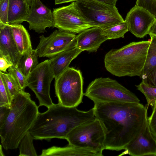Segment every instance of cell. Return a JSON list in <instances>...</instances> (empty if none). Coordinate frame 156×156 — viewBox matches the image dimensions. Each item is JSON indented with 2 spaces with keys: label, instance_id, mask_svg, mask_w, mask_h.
<instances>
[{
  "label": "cell",
  "instance_id": "32",
  "mask_svg": "<svg viewBox=\"0 0 156 156\" xmlns=\"http://www.w3.org/2000/svg\"><path fill=\"white\" fill-rule=\"evenodd\" d=\"M152 111L147 121L151 130L156 138V104L152 108Z\"/></svg>",
  "mask_w": 156,
  "mask_h": 156
},
{
  "label": "cell",
  "instance_id": "39",
  "mask_svg": "<svg viewBox=\"0 0 156 156\" xmlns=\"http://www.w3.org/2000/svg\"><path fill=\"white\" fill-rule=\"evenodd\" d=\"M29 4L30 6L31 5L34 0H25Z\"/></svg>",
  "mask_w": 156,
  "mask_h": 156
},
{
  "label": "cell",
  "instance_id": "25",
  "mask_svg": "<svg viewBox=\"0 0 156 156\" xmlns=\"http://www.w3.org/2000/svg\"><path fill=\"white\" fill-rule=\"evenodd\" d=\"M136 86L145 96L147 106L150 105L152 108L156 104V87L149 86L142 82Z\"/></svg>",
  "mask_w": 156,
  "mask_h": 156
},
{
  "label": "cell",
  "instance_id": "26",
  "mask_svg": "<svg viewBox=\"0 0 156 156\" xmlns=\"http://www.w3.org/2000/svg\"><path fill=\"white\" fill-rule=\"evenodd\" d=\"M8 72L20 89L24 90L27 87V78L20 70L18 66H12L8 69Z\"/></svg>",
  "mask_w": 156,
  "mask_h": 156
},
{
  "label": "cell",
  "instance_id": "5",
  "mask_svg": "<svg viewBox=\"0 0 156 156\" xmlns=\"http://www.w3.org/2000/svg\"><path fill=\"white\" fill-rule=\"evenodd\" d=\"M84 95L94 103L140 102L134 94L109 77L95 79L89 84Z\"/></svg>",
  "mask_w": 156,
  "mask_h": 156
},
{
  "label": "cell",
  "instance_id": "23",
  "mask_svg": "<svg viewBox=\"0 0 156 156\" xmlns=\"http://www.w3.org/2000/svg\"><path fill=\"white\" fill-rule=\"evenodd\" d=\"M150 36V43L147 51L145 65L140 77L156 67V36Z\"/></svg>",
  "mask_w": 156,
  "mask_h": 156
},
{
  "label": "cell",
  "instance_id": "1",
  "mask_svg": "<svg viewBox=\"0 0 156 156\" xmlns=\"http://www.w3.org/2000/svg\"><path fill=\"white\" fill-rule=\"evenodd\" d=\"M148 107L140 103H94V116L105 133V149L124 150L147 123Z\"/></svg>",
  "mask_w": 156,
  "mask_h": 156
},
{
  "label": "cell",
  "instance_id": "13",
  "mask_svg": "<svg viewBox=\"0 0 156 156\" xmlns=\"http://www.w3.org/2000/svg\"><path fill=\"white\" fill-rule=\"evenodd\" d=\"M156 20L155 17L146 9L135 6L127 13L125 21L128 31L136 37L141 38L148 34Z\"/></svg>",
  "mask_w": 156,
  "mask_h": 156
},
{
  "label": "cell",
  "instance_id": "27",
  "mask_svg": "<svg viewBox=\"0 0 156 156\" xmlns=\"http://www.w3.org/2000/svg\"><path fill=\"white\" fill-rule=\"evenodd\" d=\"M0 77L3 80L13 99L18 93L22 90L8 73L0 71Z\"/></svg>",
  "mask_w": 156,
  "mask_h": 156
},
{
  "label": "cell",
  "instance_id": "28",
  "mask_svg": "<svg viewBox=\"0 0 156 156\" xmlns=\"http://www.w3.org/2000/svg\"><path fill=\"white\" fill-rule=\"evenodd\" d=\"M12 100L7 88L0 77V106L11 107Z\"/></svg>",
  "mask_w": 156,
  "mask_h": 156
},
{
  "label": "cell",
  "instance_id": "16",
  "mask_svg": "<svg viewBox=\"0 0 156 156\" xmlns=\"http://www.w3.org/2000/svg\"><path fill=\"white\" fill-rule=\"evenodd\" d=\"M0 55L5 57L16 66H18L23 56L17 49L9 24H0Z\"/></svg>",
  "mask_w": 156,
  "mask_h": 156
},
{
  "label": "cell",
  "instance_id": "35",
  "mask_svg": "<svg viewBox=\"0 0 156 156\" xmlns=\"http://www.w3.org/2000/svg\"><path fill=\"white\" fill-rule=\"evenodd\" d=\"M102 3L113 6H116L117 0H96Z\"/></svg>",
  "mask_w": 156,
  "mask_h": 156
},
{
  "label": "cell",
  "instance_id": "14",
  "mask_svg": "<svg viewBox=\"0 0 156 156\" xmlns=\"http://www.w3.org/2000/svg\"><path fill=\"white\" fill-rule=\"evenodd\" d=\"M29 28L38 33L46 32L47 27L54 26V18L51 10L46 6L40 0H34L30 6V11L26 21Z\"/></svg>",
  "mask_w": 156,
  "mask_h": 156
},
{
  "label": "cell",
  "instance_id": "34",
  "mask_svg": "<svg viewBox=\"0 0 156 156\" xmlns=\"http://www.w3.org/2000/svg\"><path fill=\"white\" fill-rule=\"evenodd\" d=\"M13 65L12 63L5 57L0 55V70L3 72H6V70Z\"/></svg>",
  "mask_w": 156,
  "mask_h": 156
},
{
  "label": "cell",
  "instance_id": "3",
  "mask_svg": "<svg viewBox=\"0 0 156 156\" xmlns=\"http://www.w3.org/2000/svg\"><path fill=\"white\" fill-rule=\"evenodd\" d=\"M38 106L29 93L21 90L13 98L9 116L0 127L2 147L5 150L18 147L20 143L35 121Z\"/></svg>",
  "mask_w": 156,
  "mask_h": 156
},
{
  "label": "cell",
  "instance_id": "30",
  "mask_svg": "<svg viewBox=\"0 0 156 156\" xmlns=\"http://www.w3.org/2000/svg\"><path fill=\"white\" fill-rule=\"evenodd\" d=\"M142 82L151 87H156V67L142 75Z\"/></svg>",
  "mask_w": 156,
  "mask_h": 156
},
{
  "label": "cell",
  "instance_id": "21",
  "mask_svg": "<svg viewBox=\"0 0 156 156\" xmlns=\"http://www.w3.org/2000/svg\"><path fill=\"white\" fill-rule=\"evenodd\" d=\"M38 57L37 50L33 49L22 56L18 67L27 78L38 65Z\"/></svg>",
  "mask_w": 156,
  "mask_h": 156
},
{
  "label": "cell",
  "instance_id": "10",
  "mask_svg": "<svg viewBox=\"0 0 156 156\" xmlns=\"http://www.w3.org/2000/svg\"><path fill=\"white\" fill-rule=\"evenodd\" d=\"M75 34L56 30L48 36H40L39 43L36 49L39 57L50 58L57 54L76 47Z\"/></svg>",
  "mask_w": 156,
  "mask_h": 156
},
{
  "label": "cell",
  "instance_id": "38",
  "mask_svg": "<svg viewBox=\"0 0 156 156\" xmlns=\"http://www.w3.org/2000/svg\"><path fill=\"white\" fill-rule=\"evenodd\" d=\"M2 144L0 145V155L4 156V155L3 152L2 151Z\"/></svg>",
  "mask_w": 156,
  "mask_h": 156
},
{
  "label": "cell",
  "instance_id": "24",
  "mask_svg": "<svg viewBox=\"0 0 156 156\" xmlns=\"http://www.w3.org/2000/svg\"><path fill=\"white\" fill-rule=\"evenodd\" d=\"M127 25L125 20L102 29L103 35L108 39L123 38L125 34L128 31Z\"/></svg>",
  "mask_w": 156,
  "mask_h": 156
},
{
  "label": "cell",
  "instance_id": "31",
  "mask_svg": "<svg viewBox=\"0 0 156 156\" xmlns=\"http://www.w3.org/2000/svg\"><path fill=\"white\" fill-rule=\"evenodd\" d=\"M9 0H0V24L7 25Z\"/></svg>",
  "mask_w": 156,
  "mask_h": 156
},
{
  "label": "cell",
  "instance_id": "8",
  "mask_svg": "<svg viewBox=\"0 0 156 156\" xmlns=\"http://www.w3.org/2000/svg\"><path fill=\"white\" fill-rule=\"evenodd\" d=\"M75 2L83 17L93 27L103 29L124 21L116 6L96 0H77Z\"/></svg>",
  "mask_w": 156,
  "mask_h": 156
},
{
  "label": "cell",
  "instance_id": "2",
  "mask_svg": "<svg viewBox=\"0 0 156 156\" xmlns=\"http://www.w3.org/2000/svg\"><path fill=\"white\" fill-rule=\"evenodd\" d=\"M76 107L54 104L45 112L39 113L29 131L35 140L66 139L74 128L96 119L93 108L84 111Z\"/></svg>",
  "mask_w": 156,
  "mask_h": 156
},
{
  "label": "cell",
  "instance_id": "33",
  "mask_svg": "<svg viewBox=\"0 0 156 156\" xmlns=\"http://www.w3.org/2000/svg\"><path fill=\"white\" fill-rule=\"evenodd\" d=\"M10 108L6 106H0V127L6 121L10 112Z\"/></svg>",
  "mask_w": 156,
  "mask_h": 156
},
{
  "label": "cell",
  "instance_id": "36",
  "mask_svg": "<svg viewBox=\"0 0 156 156\" xmlns=\"http://www.w3.org/2000/svg\"><path fill=\"white\" fill-rule=\"evenodd\" d=\"M148 34L156 36V20L151 27Z\"/></svg>",
  "mask_w": 156,
  "mask_h": 156
},
{
  "label": "cell",
  "instance_id": "15",
  "mask_svg": "<svg viewBox=\"0 0 156 156\" xmlns=\"http://www.w3.org/2000/svg\"><path fill=\"white\" fill-rule=\"evenodd\" d=\"M107 40L103 34L102 29L94 27L83 31L76 35V47L82 51L96 52L101 44Z\"/></svg>",
  "mask_w": 156,
  "mask_h": 156
},
{
  "label": "cell",
  "instance_id": "22",
  "mask_svg": "<svg viewBox=\"0 0 156 156\" xmlns=\"http://www.w3.org/2000/svg\"><path fill=\"white\" fill-rule=\"evenodd\" d=\"M34 139L28 131L21 139L18 147L19 156H36L37 155L33 143Z\"/></svg>",
  "mask_w": 156,
  "mask_h": 156
},
{
  "label": "cell",
  "instance_id": "6",
  "mask_svg": "<svg viewBox=\"0 0 156 156\" xmlns=\"http://www.w3.org/2000/svg\"><path fill=\"white\" fill-rule=\"evenodd\" d=\"M105 133L100 121L96 118L77 126L67 135L69 144L91 151L102 156L105 149Z\"/></svg>",
  "mask_w": 156,
  "mask_h": 156
},
{
  "label": "cell",
  "instance_id": "18",
  "mask_svg": "<svg viewBox=\"0 0 156 156\" xmlns=\"http://www.w3.org/2000/svg\"><path fill=\"white\" fill-rule=\"evenodd\" d=\"M30 6L25 0H9L8 24H20L26 21Z\"/></svg>",
  "mask_w": 156,
  "mask_h": 156
},
{
  "label": "cell",
  "instance_id": "12",
  "mask_svg": "<svg viewBox=\"0 0 156 156\" xmlns=\"http://www.w3.org/2000/svg\"><path fill=\"white\" fill-rule=\"evenodd\" d=\"M124 150L120 155L156 156V138L151 130L148 121L138 135L128 144Z\"/></svg>",
  "mask_w": 156,
  "mask_h": 156
},
{
  "label": "cell",
  "instance_id": "4",
  "mask_svg": "<svg viewBox=\"0 0 156 156\" xmlns=\"http://www.w3.org/2000/svg\"><path fill=\"white\" fill-rule=\"evenodd\" d=\"M150 43V41L133 42L120 48L111 50L105 56V68L118 77H140Z\"/></svg>",
  "mask_w": 156,
  "mask_h": 156
},
{
  "label": "cell",
  "instance_id": "11",
  "mask_svg": "<svg viewBox=\"0 0 156 156\" xmlns=\"http://www.w3.org/2000/svg\"><path fill=\"white\" fill-rule=\"evenodd\" d=\"M54 26L58 30L76 34L93 27L83 18L75 2L70 5L54 9Z\"/></svg>",
  "mask_w": 156,
  "mask_h": 156
},
{
  "label": "cell",
  "instance_id": "7",
  "mask_svg": "<svg viewBox=\"0 0 156 156\" xmlns=\"http://www.w3.org/2000/svg\"><path fill=\"white\" fill-rule=\"evenodd\" d=\"M55 79L58 103L66 107H77L82 102L83 79L80 70L69 67Z\"/></svg>",
  "mask_w": 156,
  "mask_h": 156
},
{
  "label": "cell",
  "instance_id": "17",
  "mask_svg": "<svg viewBox=\"0 0 156 156\" xmlns=\"http://www.w3.org/2000/svg\"><path fill=\"white\" fill-rule=\"evenodd\" d=\"M82 51L76 47L62 52L49 59L51 68L55 79L69 67L71 61Z\"/></svg>",
  "mask_w": 156,
  "mask_h": 156
},
{
  "label": "cell",
  "instance_id": "29",
  "mask_svg": "<svg viewBox=\"0 0 156 156\" xmlns=\"http://www.w3.org/2000/svg\"><path fill=\"white\" fill-rule=\"evenodd\" d=\"M135 6L146 9L156 19V0H136Z\"/></svg>",
  "mask_w": 156,
  "mask_h": 156
},
{
  "label": "cell",
  "instance_id": "37",
  "mask_svg": "<svg viewBox=\"0 0 156 156\" xmlns=\"http://www.w3.org/2000/svg\"><path fill=\"white\" fill-rule=\"evenodd\" d=\"M77 0H55V3L56 5L66 3L70 2H75Z\"/></svg>",
  "mask_w": 156,
  "mask_h": 156
},
{
  "label": "cell",
  "instance_id": "9",
  "mask_svg": "<svg viewBox=\"0 0 156 156\" xmlns=\"http://www.w3.org/2000/svg\"><path fill=\"white\" fill-rule=\"evenodd\" d=\"M54 78L49 59L38 64L27 77V87L35 94L39 102V107L44 106L48 108L54 104L50 94L51 84Z\"/></svg>",
  "mask_w": 156,
  "mask_h": 156
},
{
  "label": "cell",
  "instance_id": "19",
  "mask_svg": "<svg viewBox=\"0 0 156 156\" xmlns=\"http://www.w3.org/2000/svg\"><path fill=\"white\" fill-rule=\"evenodd\" d=\"M41 156H98L89 150L69 144L63 147L53 146L42 150Z\"/></svg>",
  "mask_w": 156,
  "mask_h": 156
},
{
  "label": "cell",
  "instance_id": "20",
  "mask_svg": "<svg viewBox=\"0 0 156 156\" xmlns=\"http://www.w3.org/2000/svg\"><path fill=\"white\" fill-rule=\"evenodd\" d=\"M13 39L22 55L32 49L30 37L27 30L21 24L9 25Z\"/></svg>",
  "mask_w": 156,
  "mask_h": 156
}]
</instances>
